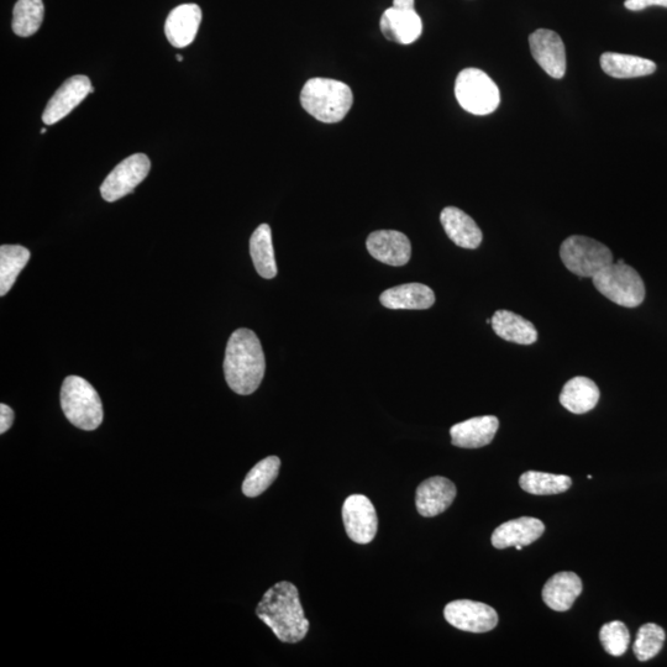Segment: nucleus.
<instances>
[{
    "mask_svg": "<svg viewBox=\"0 0 667 667\" xmlns=\"http://www.w3.org/2000/svg\"><path fill=\"white\" fill-rule=\"evenodd\" d=\"M257 617L270 627L282 643L301 642L309 630L297 587L291 582H278L262 597L256 608Z\"/></svg>",
    "mask_w": 667,
    "mask_h": 667,
    "instance_id": "nucleus-1",
    "label": "nucleus"
},
{
    "mask_svg": "<svg viewBox=\"0 0 667 667\" xmlns=\"http://www.w3.org/2000/svg\"><path fill=\"white\" fill-rule=\"evenodd\" d=\"M266 360L257 335L249 329L231 334L225 350L224 374L228 386L241 396H249L264 380Z\"/></svg>",
    "mask_w": 667,
    "mask_h": 667,
    "instance_id": "nucleus-2",
    "label": "nucleus"
},
{
    "mask_svg": "<svg viewBox=\"0 0 667 667\" xmlns=\"http://www.w3.org/2000/svg\"><path fill=\"white\" fill-rule=\"evenodd\" d=\"M302 107L319 122L339 123L350 112L354 94L348 84L330 78H312L302 89Z\"/></svg>",
    "mask_w": 667,
    "mask_h": 667,
    "instance_id": "nucleus-3",
    "label": "nucleus"
},
{
    "mask_svg": "<svg viewBox=\"0 0 667 667\" xmlns=\"http://www.w3.org/2000/svg\"><path fill=\"white\" fill-rule=\"evenodd\" d=\"M61 407L68 422L82 430H96L103 422V404L94 387L80 376H68L61 388Z\"/></svg>",
    "mask_w": 667,
    "mask_h": 667,
    "instance_id": "nucleus-4",
    "label": "nucleus"
},
{
    "mask_svg": "<svg viewBox=\"0 0 667 667\" xmlns=\"http://www.w3.org/2000/svg\"><path fill=\"white\" fill-rule=\"evenodd\" d=\"M596 290L618 306L637 308L644 302L645 285L639 273L624 262L611 264L592 277Z\"/></svg>",
    "mask_w": 667,
    "mask_h": 667,
    "instance_id": "nucleus-5",
    "label": "nucleus"
},
{
    "mask_svg": "<svg viewBox=\"0 0 667 667\" xmlns=\"http://www.w3.org/2000/svg\"><path fill=\"white\" fill-rule=\"evenodd\" d=\"M455 96L462 109L474 115H488L501 103L500 89L479 68H466L455 83Z\"/></svg>",
    "mask_w": 667,
    "mask_h": 667,
    "instance_id": "nucleus-6",
    "label": "nucleus"
},
{
    "mask_svg": "<svg viewBox=\"0 0 667 667\" xmlns=\"http://www.w3.org/2000/svg\"><path fill=\"white\" fill-rule=\"evenodd\" d=\"M566 269L582 278H592L613 264L612 251L605 244L587 236L572 235L560 248Z\"/></svg>",
    "mask_w": 667,
    "mask_h": 667,
    "instance_id": "nucleus-7",
    "label": "nucleus"
},
{
    "mask_svg": "<svg viewBox=\"0 0 667 667\" xmlns=\"http://www.w3.org/2000/svg\"><path fill=\"white\" fill-rule=\"evenodd\" d=\"M151 162L145 154H134L120 162L101 186L104 201L117 202L133 192L149 175Z\"/></svg>",
    "mask_w": 667,
    "mask_h": 667,
    "instance_id": "nucleus-8",
    "label": "nucleus"
},
{
    "mask_svg": "<svg viewBox=\"0 0 667 667\" xmlns=\"http://www.w3.org/2000/svg\"><path fill=\"white\" fill-rule=\"evenodd\" d=\"M444 617L451 626L469 633H487L498 624V614L485 603L459 600L450 602Z\"/></svg>",
    "mask_w": 667,
    "mask_h": 667,
    "instance_id": "nucleus-9",
    "label": "nucleus"
},
{
    "mask_svg": "<svg viewBox=\"0 0 667 667\" xmlns=\"http://www.w3.org/2000/svg\"><path fill=\"white\" fill-rule=\"evenodd\" d=\"M343 521L349 538L357 544H369L375 539L378 519L374 504L364 495L346 498Z\"/></svg>",
    "mask_w": 667,
    "mask_h": 667,
    "instance_id": "nucleus-10",
    "label": "nucleus"
},
{
    "mask_svg": "<svg viewBox=\"0 0 667 667\" xmlns=\"http://www.w3.org/2000/svg\"><path fill=\"white\" fill-rule=\"evenodd\" d=\"M533 59L550 77L560 80L566 73V51L563 39L553 30L539 29L529 36Z\"/></svg>",
    "mask_w": 667,
    "mask_h": 667,
    "instance_id": "nucleus-11",
    "label": "nucleus"
},
{
    "mask_svg": "<svg viewBox=\"0 0 667 667\" xmlns=\"http://www.w3.org/2000/svg\"><path fill=\"white\" fill-rule=\"evenodd\" d=\"M92 83L87 76L78 75L68 78L47 103L42 114V122L54 125L66 118L91 94Z\"/></svg>",
    "mask_w": 667,
    "mask_h": 667,
    "instance_id": "nucleus-12",
    "label": "nucleus"
},
{
    "mask_svg": "<svg viewBox=\"0 0 667 667\" xmlns=\"http://www.w3.org/2000/svg\"><path fill=\"white\" fill-rule=\"evenodd\" d=\"M367 251L377 261L390 266L407 265L412 257L411 241L396 230H378L369 235Z\"/></svg>",
    "mask_w": 667,
    "mask_h": 667,
    "instance_id": "nucleus-13",
    "label": "nucleus"
},
{
    "mask_svg": "<svg viewBox=\"0 0 667 667\" xmlns=\"http://www.w3.org/2000/svg\"><path fill=\"white\" fill-rule=\"evenodd\" d=\"M380 28L387 40L411 45L423 33V21L414 7H392L382 14Z\"/></svg>",
    "mask_w": 667,
    "mask_h": 667,
    "instance_id": "nucleus-14",
    "label": "nucleus"
},
{
    "mask_svg": "<svg viewBox=\"0 0 667 667\" xmlns=\"http://www.w3.org/2000/svg\"><path fill=\"white\" fill-rule=\"evenodd\" d=\"M202 9L197 4H182L168 15L165 25L166 38L176 49H183L196 39L202 21Z\"/></svg>",
    "mask_w": 667,
    "mask_h": 667,
    "instance_id": "nucleus-15",
    "label": "nucleus"
},
{
    "mask_svg": "<svg viewBox=\"0 0 667 667\" xmlns=\"http://www.w3.org/2000/svg\"><path fill=\"white\" fill-rule=\"evenodd\" d=\"M456 487L445 477L437 476L420 483L416 503L423 517H437L453 504Z\"/></svg>",
    "mask_w": 667,
    "mask_h": 667,
    "instance_id": "nucleus-16",
    "label": "nucleus"
},
{
    "mask_svg": "<svg viewBox=\"0 0 667 667\" xmlns=\"http://www.w3.org/2000/svg\"><path fill=\"white\" fill-rule=\"evenodd\" d=\"M500 420L493 416L471 418L450 429L453 445L462 449L483 448L495 439Z\"/></svg>",
    "mask_w": 667,
    "mask_h": 667,
    "instance_id": "nucleus-17",
    "label": "nucleus"
},
{
    "mask_svg": "<svg viewBox=\"0 0 667 667\" xmlns=\"http://www.w3.org/2000/svg\"><path fill=\"white\" fill-rule=\"evenodd\" d=\"M446 235L462 249L474 250L482 243L483 235L475 220L456 207H446L440 214Z\"/></svg>",
    "mask_w": 667,
    "mask_h": 667,
    "instance_id": "nucleus-18",
    "label": "nucleus"
},
{
    "mask_svg": "<svg viewBox=\"0 0 667 667\" xmlns=\"http://www.w3.org/2000/svg\"><path fill=\"white\" fill-rule=\"evenodd\" d=\"M545 532V525L537 518L523 517L503 523L492 534V544L496 549L511 546H527L537 542Z\"/></svg>",
    "mask_w": 667,
    "mask_h": 667,
    "instance_id": "nucleus-19",
    "label": "nucleus"
},
{
    "mask_svg": "<svg viewBox=\"0 0 667 667\" xmlns=\"http://www.w3.org/2000/svg\"><path fill=\"white\" fill-rule=\"evenodd\" d=\"M584 585L575 572H559L546 582L542 597L545 605L556 612H566L574 606Z\"/></svg>",
    "mask_w": 667,
    "mask_h": 667,
    "instance_id": "nucleus-20",
    "label": "nucleus"
},
{
    "mask_svg": "<svg viewBox=\"0 0 667 667\" xmlns=\"http://www.w3.org/2000/svg\"><path fill=\"white\" fill-rule=\"evenodd\" d=\"M383 307L388 309H408V311H424L434 306L435 294L432 288L422 283H406L390 288L380 296Z\"/></svg>",
    "mask_w": 667,
    "mask_h": 667,
    "instance_id": "nucleus-21",
    "label": "nucleus"
},
{
    "mask_svg": "<svg viewBox=\"0 0 667 667\" xmlns=\"http://www.w3.org/2000/svg\"><path fill=\"white\" fill-rule=\"evenodd\" d=\"M493 332L503 340L518 345H532L538 332L529 320L509 311H497L491 319Z\"/></svg>",
    "mask_w": 667,
    "mask_h": 667,
    "instance_id": "nucleus-22",
    "label": "nucleus"
},
{
    "mask_svg": "<svg viewBox=\"0 0 667 667\" xmlns=\"http://www.w3.org/2000/svg\"><path fill=\"white\" fill-rule=\"evenodd\" d=\"M600 396V388L595 382L579 376L566 383L561 391L560 403L571 413L585 414L597 406Z\"/></svg>",
    "mask_w": 667,
    "mask_h": 667,
    "instance_id": "nucleus-23",
    "label": "nucleus"
},
{
    "mask_svg": "<svg viewBox=\"0 0 667 667\" xmlns=\"http://www.w3.org/2000/svg\"><path fill=\"white\" fill-rule=\"evenodd\" d=\"M602 70L613 78H638L653 75L656 71L655 62L643 57L605 52L601 56Z\"/></svg>",
    "mask_w": 667,
    "mask_h": 667,
    "instance_id": "nucleus-24",
    "label": "nucleus"
},
{
    "mask_svg": "<svg viewBox=\"0 0 667 667\" xmlns=\"http://www.w3.org/2000/svg\"><path fill=\"white\" fill-rule=\"evenodd\" d=\"M250 254L255 269L262 278L271 280L277 276L275 250H273L272 233L269 224H261L250 239Z\"/></svg>",
    "mask_w": 667,
    "mask_h": 667,
    "instance_id": "nucleus-25",
    "label": "nucleus"
},
{
    "mask_svg": "<svg viewBox=\"0 0 667 667\" xmlns=\"http://www.w3.org/2000/svg\"><path fill=\"white\" fill-rule=\"evenodd\" d=\"M30 260V251L20 245H2L0 248V296L4 297L17 281L20 272Z\"/></svg>",
    "mask_w": 667,
    "mask_h": 667,
    "instance_id": "nucleus-26",
    "label": "nucleus"
},
{
    "mask_svg": "<svg viewBox=\"0 0 667 667\" xmlns=\"http://www.w3.org/2000/svg\"><path fill=\"white\" fill-rule=\"evenodd\" d=\"M522 490L535 496L559 495L570 490L572 480L566 475L546 474V472H524L519 479Z\"/></svg>",
    "mask_w": 667,
    "mask_h": 667,
    "instance_id": "nucleus-27",
    "label": "nucleus"
},
{
    "mask_svg": "<svg viewBox=\"0 0 667 667\" xmlns=\"http://www.w3.org/2000/svg\"><path fill=\"white\" fill-rule=\"evenodd\" d=\"M45 17L42 0H18L13 10L12 28L20 38H29L38 33Z\"/></svg>",
    "mask_w": 667,
    "mask_h": 667,
    "instance_id": "nucleus-28",
    "label": "nucleus"
},
{
    "mask_svg": "<svg viewBox=\"0 0 667 667\" xmlns=\"http://www.w3.org/2000/svg\"><path fill=\"white\" fill-rule=\"evenodd\" d=\"M280 467L281 460L277 456H269L252 467L243 482L244 495L250 498L262 495L277 479Z\"/></svg>",
    "mask_w": 667,
    "mask_h": 667,
    "instance_id": "nucleus-29",
    "label": "nucleus"
},
{
    "mask_svg": "<svg viewBox=\"0 0 667 667\" xmlns=\"http://www.w3.org/2000/svg\"><path fill=\"white\" fill-rule=\"evenodd\" d=\"M665 630L655 623L644 624L638 630L634 643V654L639 661H648L655 658L664 647Z\"/></svg>",
    "mask_w": 667,
    "mask_h": 667,
    "instance_id": "nucleus-30",
    "label": "nucleus"
},
{
    "mask_svg": "<svg viewBox=\"0 0 667 667\" xmlns=\"http://www.w3.org/2000/svg\"><path fill=\"white\" fill-rule=\"evenodd\" d=\"M600 639L603 648H605L609 655L622 656L628 650L630 634L626 624L614 621L605 624L601 628Z\"/></svg>",
    "mask_w": 667,
    "mask_h": 667,
    "instance_id": "nucleus-31",
    "label": "nucleus"
},
{
    "mask_svg": "<svg viewBox=\"0 0 667 667\" xmlns=\"http://www.w3.org/2000/svg\"><path fill=\"white\" fill-rule=\"evenodd\" d=\"M626 8L632 12H640V10L649 7H664L667 8V0H626Z\"/></svg>",
    "mask_w": 667,
    "mask_h": 667,
    "instance_id": "nucleus-32",
    "label": "nucleus"
},
{
    "mask_svg": "<svg viewBox=\"0 0 667 667\" xmlns=\"http://www.w3.org/2000/svg\"><path fill=\"white\" fill-rule=\"evenodd\" d=\"M14 417L12 408L7 406V404H0V434L8 432L13 425Z\"/></svg>",
    "mask_w": 667,
    "mask_h": 667,
    "instance_id": "nucleus-33",
    "label": "nucleus"
},
{
    "mask_svg": "<svg viewBox=\"0 0 667 667\" xmlns=\"http://www.w3.org/2000/svg\"><path fill=\"white\" fill-rule=\"evenodd\" d=\"M514 548H516L517 550H522V549H523V545H516V546H514Z\"/></svg>",
    "mask_w": 667,
    "mask_h": 667,
    "instance_id": "nucleus-34",
    "label": "nucleus"
},
{
    "mask_svg": "<svg viewBox=\"0 0 667 667\" xmlns=\"http://www.w3.org/2000/svg\"><path fill=\"white\" fill-rule=\"evenodd\" d=\"M176 59H177V61H180V62L183 61V57L181 55H177Z\"/></svg>",
    "mask_w": 667,
    "mask_h": 667,
    "instance_id": "nucleus-35",
    "label": "nucleus"
},
{
    "mask_svg": "<svg viewBox=\"0 0 667 667\" xmlns=\"http://www.w3.org/2000/svg\"><path fill=\"white\" fill-rule=\"evenodd\" d=\"M45 133H46V128L41 129V134H45Z\"/></svg>",
    "mask_w": 667,
    "mask_h": 667,
    "instance_id": "nucleus-36",
    "label": "nucleus"
}]
</instances>
